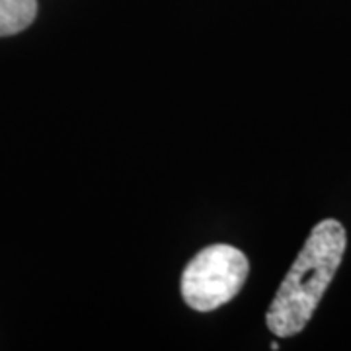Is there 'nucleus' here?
I'll list each match as a JSON object with an SVG mask.
<instances>
[{"label": "nucleus", "mask_w": 351, "mask_h": 351, "mask_svg": "<svg viewBox=\"0 0 351 351\" xmlns=\"http://www.w3.org/2000/svg\"><path fill=\"white\" fill-rule=\"evenodd\" d=\"M248 269V258L239 248L213 244L188 263L182 276V297L197 313L215 311L239 295Z\"/></svg>", "instance_id": "nucleus-2"}, {"label": "nucleus", "mask_w": 351, "mask_h": 351, "mask_svg": "<svg viewBox=\"0 0 351 351\" xmlns=\"http://www.w3.org/2000/svg\"><path fill=\"white\" fill-rule=\"evenodd\" d=\"M38 16V0H0V38L24 32Z\"/></svg>", "instance_id": "nucleus-3"}, {"label": "nucleus", "mask_w": 351, "mask_h": 351, "mask_svg": "<svg viewBox=\"0 0 351 351\" xmlns=\"http://www.w3.org/2000/svg\"><path fill=\"white\" fill-rule=\"evenodd\" d=\"M346 246L348 234L338 221L326 219L314 226L267 308V328L276 336L291 338L308 324L338 271Z\"/></svg>", "instance_id": "nucleus-1"}]
</instances>
